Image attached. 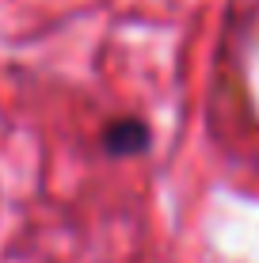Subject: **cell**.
<instances>
[{"label":"cell","mask_w":259,"mask_h":263,"mask_svg":"<svg viewBox=\"0 0 259 263\" xmlns=\"http://www.w3.org/2000/svg\"><path fill=\"white\" fill-rule=\"evenodd\" d=\"M103 145L111 157H137V153L149 149V126L137 122V119H118V122L107 126Z\"/></svg>","instance_id":"6da1fadb"}]
</instances>
